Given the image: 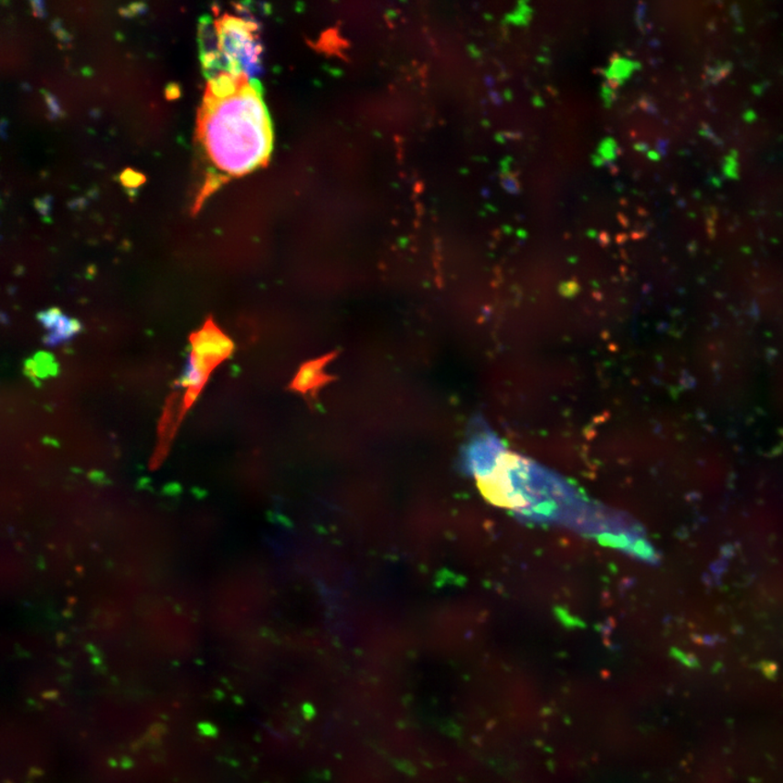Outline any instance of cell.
Returning <instances> with one entry per match:
<instances>
[{
    "label": "cell",
    "instance_id": "obj_1",
    "mask_svg": "<svg viewBox=\"0 0 783 783\" xmlns=\"http://www.w3.org/2000/svg\"><path fill=\"white\" fill-rule=\"evenodd\" d=\"M196 143L206 167L196 208L222 183L268 163L273 133L259 82L247 74L210 78L196 122Z\"/></svg>",
    "mask_w": 783,
    "mask_h": 783
},
{
    "label": "cell",
    "instance_id": "obj_2",
    "mask_svg": "<svg viewBox=\"0 0 783 783\" xmlns=\"http://www.w3.org/2000/svg\"><path fill=\"white\" fill-rule=\"evenodd\" d=\"M466 462L491 503L525 519L564 524L599 539L613 527L615 515L588 504L556 474L506 450L494 434H477L468 445Z\"/></svg>",
    "mask_w": 783,
    "mask_h": 783
},
{
    "label": "cell",
    "instance_id": "obj_3",
    "mask_svg": "<svg viewBox=\"0 0 783 783\" xmlns=\"http://www.w3.org/2000/svg\"><path fill=\"white\" fill-rule=\"evenodd\" d=\"M214 30L217 49L203 53L205 70L217 69L218 73H243L253 79L259 71L260 56L253 23L226 15L215 22Z\"/></svg>",
    "mask_w": 783,
    "mask_h": 783
},
{
    "label": "cell",
    "instance_id": "obj_4",
    "mask_svg": "<svg viewBox=\"0 0 783 783\" xmlns=\"http://www.w3.org/2000/svg\"><path fill=\"white\" fill-rule=\"evenodd\" d=\"M192 343L191 364L185 379V386L190 387L187 405H190L202 390L211 370L224 362L233 351V343L217 329L213 323H208L201 333L194 335Z\"/></svg>",
    "mask_w": 783,
    "mask_h": 783
},
{
    "label": "cell",
    "instance_id": "obj_5",
    "mask_svg": "<svg viewBox=\"0 0 783 783\" xmlns=\"http://www.w3.org/2000/svg\"><path fill=\"white\" fill-rule=\"evenodd\" d=\"M334 356L335 354H330L328 356L312 360V362L302 365L293 382H291V387L297 392L305 394L317 390L325 383L333 380L330 376L324 373V368Z\"/></svg>",
    "mask_w": 783,
    "mask_h": 783
},
{
    "label": "cell",
    "instance_id": "obj_6",
    "mask_svg": "<svg viewBox=\"0 0 783 783\" xmlns=\"http://www.w3.org/2000/svg\"><path fill=\"white\" fill-rule=\"evenodd\" d=\"M42 323L46 328L50 330L49 341L51 344L69 339L79 329L77 322H71L70 319L62 316L56 310L45 312L42 316Z\"/></svg>",
    "mask_w": 783,
    "mask_h": 783
},
{
    "label": "cell",
    "instance_id": "obj_7",
    "mask_svg": "<svg viewBox=\"0 0 783 783\" xmlns=\"http://www.w3.org/2000/svg\"><path fill=\"white\" fill-rule=\"evenodd\" d=\"M26 369L28 375L44 378V376L55 374L56 365L53 357L48 354H38L36 358L27 362Z\"/></svg>",
    "mask_w": 783,
    "mask_h": 783
},
{
    "label": "cell",
    "instance_id": "obj_8",
    "mask_svg": "<svg viewBox=\"0 0 783 783\" xmlns=\"http://www.w3.org/2000/svg\"><path fill=\"white\" fill-rule=\"evenodd\" d=\"M124 185L129 186H136L140 185V175L132 173V171H127L122 175Z\"/></svg>",
    "mask_w": 783,
    "mask_h": 783
}]
</instances>
